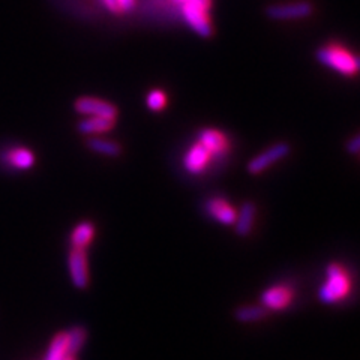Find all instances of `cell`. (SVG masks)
<instances>
[{"instance_id": "cell-1", "label": "cell", "mask_w": 360, "mask_h": 360, "mask_svg": "<svg viewBox=\"0 0 360 360\" xmlns=\"http://www.w3.org/2000/svg\"><path fill=\"white\" fill-rule=\"evenodd\" d=\"M351 291V278L347 269L339 263H330L326 268V281L319 291L323 303L333 305L342 302Z\"/></svg>"}, {"instance_id": "cell-2", "label": "cell", "mask_w": 360, "mask_h": 360, "mask_svg": "<svg viewBox=\"0 0 360 360\" xmlns=\"http://www.w3.org/2000/svg\"><path fill=\"white\" fill-rule=\"evenodd\" d=\"M317 59L324 66L346 77H354L359 71V57L344 46L332 42L317 51Z\"/></svg>"}, {"instance_id": "cell-3", "label": "cell", "mask_w": 360, "mask_h": 360, "mask_svg": "<svg viewBox=\"0 0 360 360\" xmlns=\"http://www.w3.org/2000/svg\"><path fill=\"white\" fill-rule=\"evenodd\" d=\"M210 8L212 0H190V2L182 3V15L186 24L201 38H210L213 35L209 15Z\"/></svg>"}, {"instance_id": "cell-4", "label": "cell", "mask_w": 360, "mask_h": 360, "mask_svg": "<svg viewBox=\"0 0 360 360\" xmlns=\"http://www.w3.org/2000/svg\"><path fill=\"white\" fill-rule=\"evenodd\" d=\"M68 269L72 284L79 290H86L90 282V272H89V260L86 250H79L72 248L70 255H68Z\"/></svg>"}, {"instance_id": "cell-5", "label": "cell", "mask_w": 360, "mask_h": 360, "mask_svg": "<svg viewBox=\"0 0 360 360\" xmlns=\"http://www.w3.org/2000/svg\"><path fill=\"white\" fill-rule=\"evenodd\" d=\"M294 290L288 284H278L261 294V302L268 311H284L293 303Z\"/></svg>"}, {"instance_id": "cell-6", "label": "cell", "mask_w": 360, "mask_h": 360, "mask_svg": "<svg viewBox=\"0 0 360 360\" xmlns=\"http://www.w3.org/2000/svg\"><path fill=\"white\" fill-rule=\"evenodd\" d=\"M288 153H290V146L287 143L273 144L272 148L264 150L259 157H255L252 161H250V164H248V171H250L251 174H260L263 171L268 170L270 166L275 164V162L284 159Z\"/></svg>"}, {"instance_id": "cell-7", "label": "cell", "mask_w": 360, "mask_h": 360, "mask_svg": "<svg viewBox=\"0 0 360 360\" xmlns=\"http://www.w3.org/2000/svg\"><path fill=\"white\" fill-rule=\"evenodd\" d=\"M314 12V6L310 2H294L286 5H272L266 10L272 20H299L306 19Z\"/></svg>"}, {"instance_id": "cell-8", "label": "cell", "mask_w": 360, "mask_h": 360, "mask_svg": "<svg viewBox=\"0 0 360 360\" xmlns=\"http://www.w3.org/2000/svg\"><path fill=\"white\" fill-rule=\"evenodd\" d=\"M77 113L80 114H88V116H101V117H110V119H117V107L111 102L102 101L98 98L92 97H81L75 101L74 104Z\"/></svg>"}, {"instance_id": "cell-9", "label": "cell", "mask_w": 360, "mask_h": 360, "mask_svg": "<svg viewBox=\"0 0 360 360\" xmlns=\"http://www.w3.org/2000/svg\"><path fill=\"white\" fill-rule=\"evenodd\" d=\"M212 155L210 152L204 148V146L197 141L192 144L183 157V167L190 174H201L210 164Z\"/></svg>"}, {"instance_id": "cell-10", "label": "cell", "mask_w": 360, "mask_h": 360, "mask_svg": "<svg viewBox=\"0 0 360 360\" xmlns=\"http://www.w3.org/2000/svg\"><path fill=\"white\" fill-rule=\"evenodd\" d=\"M199 141L210 152L212 158H224L230 152L227 137L218 130H204L200 132Z\"/></svg>"}, {"instance_id": "cell-11", "label": "cell", "mask_w": 360, "mask_h": 360, "mask_svg": "<svg viewBox=\"0 0 360 360\" xmlns=\"http://www.w3.org/2000/svg\"><path fill=\"white\" fill-rule=\"evenodd\" d=\"M206 210H208L213 219H217L224 226H233L237 218L236 209L231 206L230 201L222 199V197H213V199H210L206 203Z\"/></svg>"}, {"instance_id": "cell-12", "label": "cell", "mask_w": 360, "mask_h": 360, "mask_svg": "<svg viewBox=\"0 0 360 360\" xmlns=\"http://www.w3.org/2000/svg\"><path fill=\"white\" fill-rule=\"evenodd\" d=\"M116 119L110 117H101V116H90L88 119H83L77 125V130L80 134L92 135V134H101V132H108L114 128Z\"/></svg>"}, {"instance_id": "cell-13", "label": "cell", "mask_w": 360, "mask_h": 360, "mask_svg": "<svg viewBox=\"0 0 360 360\" xmlns=\"http://www.w3.org/2000/svg\"><path fill=\"white\" fill-rule=\"evenodd\" d=\"M97 234V228L89 221H83L75 226L71 233V246L79 250H88V246L93 242Z\"/></svg>"}, {"instance_id": "cell-14", "label": "cell", "mask_w": 360, "mask_h": 360, "mask_svg": "<svg viewBox=\"0 0 360 360\" xmlns=\"http://www.w3.org/2000/svg\"><path fill=\"white\" fill-rule=\"evenodd\" d=\"M255 204L251 201H246L240 212L237 213L236 218V233L239 236H248L252 231L254 227V221H255Z\"/></svg>"}, {"instance_id": "cell-15", "label": "cell", "mask_w": 360, "mask_h": 360, "mask_svg": "<svg viewBox=\"0 0 360 360\" xmlns=\"http://www.w3.org/2000/svg\"><path fill=\"white\" fill-rule=\"evenodd\" d=\"M6 162L17 170H29L35 166V155L26 148H14L6 153Z\"/></svg>"}, {"instance_id": "cell-16", "label": "cell", "mask_w": 360, "mask_h": 360, "mask_svg": "<svg viewBox=\"0 0 360 360\" xmlns=\"http://www.w3.org/2000/svg\"><path fill=\"white\" fill-rule=\"evenodd\" d=\"M70 354L68 351V335L66 332H60L51 339L44 360H65Z\"/></svg>"}, {"instance_id": "cell-17", "label": "cell", "mask_w": 360, "mask_h": 360, "mask_svg": "<svg viewBox=\"0 0 360 360\" xmlns=\"http://www.w3.org/2000/svg\"><path fill=\"white\" fill-rule=\"evenodd\" d=\"M268 310L264 306H257V305H246L240 306L236 310L234 317L236 320L240 323H255L261 321L263 319L268 317Z\"/></svg>"}, {"instance_id": "cell-18", "label": "cell", "mask_w": 360, "mask_h": 360, "mask_svg": "<svg viewBox=\"0 0 360 360\" xmlns=\"http://www.w3.org/2000/svg\"><path fill=\"white\" fill-rule=\"evenodd\" d=\"M88 146L89 149H92L93 152H98L101 155H107V157H119L122 153V148L116 143V141H110V140H102V139H89L88 140Z\"/></svg>"}, {"instance_id": "cell-19", "label": "cell", "mask_w": 360, "mask_h": 360, "mask_svg": "<svg viewBox=\"0 0 360 360\" xmlns=\"http://www.w3.org/2000/svg\"><path fill=\"white\" fill-rule=\"evenodd\" d=\"M66 335H68V351H70V354L77 356L79 354V351L83 348V346L86 344L88 332H86V329L80 328V326H77V328L68 330Z\"/></svg>"}, {"instance_id": "cell-20", "label": "cell", "mask_w": 360, "mask_h": 360, "mask_svg": "<svg viewBox=\"0 0 360 360\" xmlns=\"http://www.w3.org/2000/svg\"><path fill=\"white\" fill-rule=\"evenodd\" d=\"M146 104L152 111H162L167 106V95L162 90H152L146 98Z\"/></svg>"}, {"instance_id": "cell-21", "label": "cell", "mask_w": 360, "mask_h": 360, "mask_svg": "<svg viewBox=\"0 0 360 360\" xmlns=\"http://www.w3.org/2000/svg\"><path fill=\"white\" fill-rule=\"evenodd\" d=\"M102 3L106 5L107 10L113 14H122V11H120V6H119V2L117 0H102Z\"/></svg>"}, {"instance_id": "cell-22", "label": "cell", "mask_w": 360, "mask_h": 360, "mask_svg": "<svg viewBox=\"0 0 360 360\" xmlns=\"http://www.w3.org/2000/svg\"><path fill=\"white\" fill-rule=\"evenodd\" d=\"M119 6H120V11L122 12H130L134 10V5H135V0H117Z\"/></svg>"}, {"instance_id": "cell-23", "label": "cell", "mask_w": 360, "mask_h": 360, "mask_svg": "<svg viewBox=\"0 0 360 360\" xmlns=\"http://www.w3.org/2000/svg\"><path fill=\"white\" fill-rule=\"evenodd\" d=\"M347 149L351 152V153H354V155H356V153H359V149H360V139H359V137L356 135L354 137V139L353 140H351V141H348V146H347Z\"/></svg>"}, {"instance_id": "cell-24", "label": "cell", "mask_w": 360, "mask_h": 360, "mask_svg": "<svg viewBox=\"0 0 360 360\" xmlns=\"http://www.w3.org/2000/svg\"><path fill=\"white\" fill-rule=\"evenodd\" d=\"M65 360H77V356H68Z\"/></svg>"}, {"instance_id": "cell-25", "label": "cell", "mask_w": 360, "mask_h": 360, "mask_svg": "<svg viewBox=\"0 0 360 360\" xmlns=\"http://www.w3.org/2000/svg\"><path fill=\"white\" fill-rule=\"evenodd\" d=\"M176 2H179L180 5H182V3H186V2H190V0H176Z\"/></svg>"}]
</instances>
